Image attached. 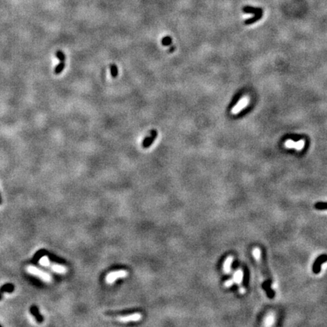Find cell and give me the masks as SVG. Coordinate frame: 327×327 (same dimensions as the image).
<instances>
[{"mask_svg":"<svg viewBox=\"0 0 327 327\" xmlns=\"http://www.w3.org/2000/svg\"><path fill=\"white\" fill-rule=\"evenodd\" d=\"M128 276V272L124 270H120L112 271V272L108 273L105 276V282L108 284H112L115 283L117 279L120 278H124Z\"/></svg>","mask_w":327,"mask_h":327,"instance_id":"6da1fadb","label":"cell"},{"mask_svg":"<svg viewBox=\"0 0 327 327\" xmlns=\"http://www.w3.org/2000/svg\"><path fill=\"white\" fill-rule=\"evenodd\" d=\"M40 260H42V264L45 265V266H49L53 270L58 273H62V274H64V273H66L67 270H68L67 268L65 267V266H62V265L56 264V263L52 264V263L50 262V260L48 259V258L46 257V255L42 258Z\"/></svg>","mask_w":327,"mask_h":327,"instance_id":"7a4b0ae2","label":"cell"},{"mask_svg":"<svg viewBox=\"0 0 327 327\" xmlns=\"http://www.w3.org/2000/svg\"><path fill=\"white\" fill-rule=\"evenodd\" d=\"M249 97L248 96H244L243 98H241L239 101V102L233 108L232 111H231V113H232L233 115H237V114H239L242 109H244L249 105Z\"/></svg>","mask_w":327,"mask_h":327,"instance_id":"3957f363","label":"cell"},{"mask_svg":"<svg viewBox=\"0 0 327 327\" xmlns=\"http://www.w3.org/2000/svg\"><path fill=\"white\" fill-rule=\"evenodd\" d=\"M157 135H158L157 131L155 130V129L151 130L150 132H149V135L148 136L145 137L143 141H142V146L143 147L144 149H147L149 148V147H150L151 145H152V144L154 142V141L155 140V139L157 138Z\"/></svg>","mask_w":327,"mask_h":327,"instance_id":"277c9868","label":"cell"},{"mask_svg":"<svg viewBox=\"0 0 327 327\" xmlns=\"http://www.w3.org/2000/svg\"><path fill=\"white\" fill-rule=\"evenodd\" d=\"M142 316L140 313H135L132 314L127 315V316L118 317L117 320L121 323H129V322H136L142 319Z\"/></svg>","mask_w":327,"mask_h":327,"instance_id":"5b68a950","label":"cell"},{"mask_svg":"<svg viewBox=\"0 0 327 327\" xmlns=\"http://www.w3.org/2000/svg\"><path fill=\"white\" fill-rule=\"evenodd\" d=\"M304 144L305 142L303 140L298 141V142H294L291 140H288L285 142V146L288 149H295L296 150L300 151L304 149Z\"/></svg>","mask_w":327,"mask_h":327,"instance_id":"8992f818","label":"cell"},{"mask_svg":"<svg viewBox=\"0 0 327 327\" xmlns=\"http://www.w3.org/2000/svg\"><path fill=\"white\" fill-rule=\"evenodd\" d=\"M327 261V254H323V255L320 256L316 260V261L314 262V264L313 265V272L316 274H318L320 272V270H321V265L323 263L326 262Z\"/></svg>","mask_w":327,"mask_h":327,"instance_id":"52a82bcc","label":"cell"},{"mask_svg":"<svg viewBox=\"0 0 327 327\" xmlns=\"http://www.w3.org/2000/svg\"><path fill=\"white\" fill-rule=\"evenodd\" d=\"M30 312H31V314L34 317V318L36 319L37 323H43V316L40 314L39 309H38L37 307L35 306V305L31 306V308H30Z\"/></svg>","mask_w":327,"mask_h":327,"instance_id":"ba28073f","label":"cell"},{"mask_svg":"<svg viewBox=\"0 0 327 327\" xmlns=\"http://www.w3.org/2000/svg\"><path fill=\"white\" fill-rule=\"evenodd\" d=\"M243 11L245 13H247V14H253V15H259L262 14L263 10L261 8H254L251 7V6H246L243 8Z\"/></svg>","mask_w":327,"mask_h":327,"instance_id":"9c48e42d","label":"cell"},{"mask_svg":"<svg viewBox=\"0 0 327 327\" xmlns=\"http://www.w3.org/2000/svg\"><path fill=\"white\" fill-rule=\"evenodd\" d=\"M15 290V286L11 283H6L0 287V293L3 294L4 292L11 293Z\"/></svg>","mask_w":327,"mask_h":327,"instance_id":"30bf717a","label":"cell"},{"mask_svg":"<svg viewBox=\"0 0 327 327\" xmlns=\"http://www.w3.org/2000/svg\"><path fill=\"white\" fill-rule=\"evenodd\" d=\"M242 279H243V273H242V271L240 270H237L236 273H235V274L233 276V281L236 283H240L242 281Z\"/></svg>","mask_w":327,"mask_h":327,"instance_id":"8fae6325","label":"cell"},{"mask_svg":"<svg viewBox=\"0 0 327 327\" xmlns=\"http://www.w3.org/2000/svg\"><path fill=\"white\" fill-rule=\"evenodd\" d=\"M233 262V258L229 257L226 260L225 263L224 264V270L226 273H229L231 269V264Z\"/></svg>","mask_w":327,"mask_h":327,"instance_id":"7c38bea8","label":"cell"},{"mask_svg":"<svg viewBox=\"0 0 327 327\" xmlns=\"http://www.w3.org/2000/svg\"><path fill=\"white\" fill-rule=\"evenodd\" d=\"M65 68V61H60V63L55 67L54 73L55 74H60Z\"/></svg>","mask_w":327,"mask_h":327,"instance_id":"4fadbf2b","label":"cell"},{"mask_svg":"<svg viewBox=\"0 0 327 327\" xmlns=\"http://www.w3.org/2000/svg\"><path fill=\"white\" fill-rule=\"evenodd\" d=\"M110 70L112 78H116L118 75V69H117V65H115V64H111L110 65Z\"/></svg>","mask_w":327,"mask_h":327,"instance_id":"5bb4252c","label":"cell"},{"mask_svg":"<svg viewBox=\"0 0 327 327\" xmlns=\"http://www.w3.org/2000/svg\"><path fill=\"white\" fill-rule=\"evenodd\" d=\"M45 256V251L43 250H40V251H37V252L35 254L34 257H33V262H37L38 261H40L42 258Z\"/></svg>","mask_w":327,"mask_h":327,"instance_id":"9a60e30c","label":"cell"},{"mask_svg":"<svg viewBox=\"0 0 327 327\" xmlns=\"http://www.w3.org/2000/svg\"><path fill=\"white\" fill-rule=\"evenodd\" d=\"M161 44L164 46H170L172 45V39L170 36H167L161 40Z\"/></svg>","mask_w":327,"mask_h":327,"instance_id":"2e32d148","label":"cell"},{"mask_svg":"<svg viewBox=\"0 0 327 327\" xmlns=\"http://www.w3.org/2000/svg\"><path fill=\"white\" fill-rule=\"evenodd\" d=\"M261 16H262V14L254 15V17H252V18H249L248 20H246L245 23H247V24H250V23H254V22H256V21H258V20L261 19Z\"/></svg>","mask_w":327,"mask_h":327,"instance_id":"e0dca14e","label":"cell"},{"mask_svg":"<svg viewBox=\"0 0 327 327\" xmlns=\"http://www.w3.org/2000/svg\"><path fill=\"white\" fill-rule=\"evenodd\" d=\"M274 323V316L273 314L268 315L265 319V326H272Z\"/></svg>","mask_w":327,"mask_h":327,"instance_id":"ac0fdd59","label":"cell"},{"mask_svg":"<svg viewBox=\"0 0 327 327\" xmlns=\"http://www.w3.org/2000/svg\"><path fill=\"white\" fill-rule=\"evenodd\" d=\"M314 208L317 210H327V202H317Z\"/></svg>","mask_w":327,"mask_h":327,"instance_id":"d6986e66","label":"cell"},{"mask_svg":"<svg viewBox=\"0 0 327 327\" xmlns=\"http://www.w3.org/2000/svg\"><path fill=\"white\" fill-rule=\"evenodd\" d=\"M55 56H56L57 58L59 59L60 61H66V56H65V54L62 51H61V50H58V51L56 52V53H55Z\"/></svg>","mask_w":327,"mask_h":327,"instance_id":"ffe728a7","label":"cell"},{"mask_svg":"<svg viewBox=\"0 0 327 327\" xmlns=\"http://www.w3.org/2000/svg\"><path fill=\"white\" fill-rule=\"evenodd\" d=\"M253 255H254V257L256 258L257 261L261 259V250L258 249V248H255V249L253 250Z\"/></svg>","mask_w":327,"mask_h":327,"instance_id":"44dd1931","label":"cell"},{"mask_svg":"<svg viewBox=\"0 0 327 327\" xmlns=\"http://www.w3.org/2000/svg\"><path fill=\"white\" fill-rule=\"evenodd\" d=\"M233 279H229V280H227L225 283V286H227V287H229V286H231L233 285Z\"/></svg>","mask_w":327,"mask_h":327,"instance_id":"7402d4cb","label":"cell"},{"mask_svg":"<svg viewBox=\"0 0 327 327\" xmlns=\"http://www.w3.org/2000/svg\"><path fill=\"white\" fill-rule=\"evenodd\" d=\"M175 50H176V48L174 46H173L170 48V49H169V52H174Z\"/></svg>","mask_w":327,"mask_h":327,"instance_id":"603a6c76","label":"cell"},{"mask_svg":"<svg viewBox=\"0 0 327 327\" xmlns=\"http://www.w3.org/2000/svg\"><path fill=\"white\" fill-rule=\"evenodd\" d=\"M2 196L0 195V204H2Z\"/></svg>","mask_w":327,"mask_h":327,"instance_id":"cb8c5ba5","label":"cell"},{"mask_svg":"<svg viewBox=\"0 0 327 327\" xmlns=\"http://www.w3.org/2000/svg\"><path fill=\"white\" fill-rule=\"evenodd\" d=\"M2 298V293H0V300H1Z\"/></svg>","mask_w":327,"mask_h":327,"instance_id":"d4e9b609","label":"cell"},{"mask_svg":"<svg viewBox=\"0 0 327 327\" xmlns=\"http://www.w3.org/2000/svg\"><path fill=\"white\" fill-rule=\"evenodd\" d=\"M2 325H1V324H0V327H2Z\"/></svg>","mask_w":327,"mask_h":327,"instance_id":"484cf974","label":"cell"}]
</instances>
